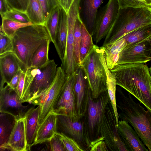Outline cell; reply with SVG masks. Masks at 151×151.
<instances>
[{"label": "cell", "instance_id": "cell-1", "mask_svg": "<svg viewBox=\"0 0 151 151\" xmlns=\"http://www.w3.org/2000/svg\"><path fill=\"white\" fill-rule=\"evenodd\" d=\"M110 71L114 75L116 85L133 95L151 111V76L144 63L116 65Z\"/></svg>", "mask_w": 151, "mask_h": 151}, {"label": "cell", "instance_id": "cell-2", "mask_svg": "<svg viewBox=\"0 0 151 151\" xmlns=\"http://www.w3.org/2000/svg\"><path fill=\"white\" fill-rule=\"evenodd\" d=\"M118 93L116 105L119 110V117L132 126L149 151H151V111L146 110L140 103L135 102L130 93L127 96L120 90Z\"/></svg>", "mask_w": 151, "mask_h": 151}, {"label": "cell", "instance_id": "cell-3", "mask_svg": "<svg viewBox=\"0 0 151 151\" xmlns=\"http://www.w3.org/2000/svg\"><path fill=\"white\" fill-rule=\"evenodd\" d=\"M11 39L13 52L22 70L25 72L31 66V59L35 51L46 40H51L45 25L34 24L19 28Z\"/></svg>", "mask_w": 151, "mask_h": 151}, {"label": "cell", "instance_id": "cell-4", "mask_svg": "<svg viewBox=\"0 0 151 151\" xmlns=\"http://www.w3.org/2000/svg\"><path fill=\"white\" fill-rule=\"evenodd\" d=\"M57 64L53 59L39 67L31 66L26 72L21 101H31L47 92L56 76Z\"/></svg>", "mask_w": 151, "mask_h": 151}, {"label": "cell", "instance_id": "cell-5", "mask_svg": "<svg viewBox=\"0 0 151 151\" xmlns=\"http://www.w3.org/2000/svg\"><path fill=\"white\" fill-rule=\"evenodd\" d=\"M151 24V13L146 7L120 9L103 45L114 42L140 27Z\"/></svg>", "mask_w": 151, "mask_h": 151}, {"label": "cell", "instance_id": "cell-6", "mask_svg": "<svg viewBox=\"0 0 151 151\" xmlns=\"http://www.w3.org/2000/svg\"><path fill=\"white\" fill-rule=\"evenodd\" d=\"M100 47L94 45L81 64L87 76L92 96L94 99L107 91L106 74L100 59Z\"/></svg>", "mask_w": 151, "mask_h": 151}, {"label": "cell", "instance_id": "cell-7", "mask_svg": "<svg viewBox=\"0 0 151 151\" xmlns=\"http://www.w3.org/2000/svg\"><path fill=\"white\" fill-rule=\"evenodd\" d=\"M110 101L107 91L96 99L92 97L91 90L89 92L87 109L84 117L86 131L90 142L100 137L102 117Z\"/></svg>", "mask_w": 151, "mask_h": 151}, {"label": "cell", "instance_id": "cell-8", "mask_svg": "<svg viewBox=\"0 0 151 151\" xmlns=\"http://www.w3.org/2000/svg\"><path fill=\"white\" fill-rule=\"evenodd\" d=\"M68 77L61 67L57 68L55 77L49 90L32 101L35 106H39V125H41L50 114L65 86Z\"/></svg>", "mask_w": 151, "mask_h": 151}, {"label": "cell", "instance_id": "cell-9", "mask_svg": "<svg viewBox=\"0 0 151 151\" xmlns=\"http://www.w3.org/2000/svg\"><path fill=\"white\" fill-rule=\"evenodd\" d=\"M57 130L74 139L85 151H89L91 142L86 131L83 116L72 117L57 115Z\"/></svg>", "mask_w": 151, "mask_h": 151}, {"label": "cell", "instance_id": "cell-10", "mask_svg": "<svg viewBox=\"0 0 151 151\" xmlns=\"http://www.w3.org/2000/svg\"><path fill=\"white\" fill-rule=\"evenodd\" d=\"M114 111L110 101L102 117L100 134L111 151H129L117 128Z\"/></svg>", "mask_w": 151, "mask_h": 151}, {"label": "cell", "instance_id": "cell-11", "mask_svg": "<svg viewBox=\"0 0 151 151\" xmlns=\"http://www.w3.org/2000/svg\"><path fill=\"white\" fill-rule=\"evenodd\" d=\"M81 0H75L67 14L68 32L65 55L60 66L68 77L73 74L77 67L74 56V31L76 21L80 16Z\"/></svg>", "mask_w": 151, "mask_h": 151}, {"label": "cell", "instance_id": "cell-12", "mask_svg": "<svg viewBox=\"0 0 151 151\" xmlns=\"http://www.w3.org/2000/svg\"><path fill=\"white\" fill-rule=\"evenodd\" d=\"M120 9L117 0H108L98 11L94 39L97 44L106 36L117 17Z\"/></svg>", "mask_w": 151, "mask_h": 151}, {"label": "cell", "instance_id": "cell-13", "mask_svg": "<svg viewBox=\"0 0 151 151\" xmlns=\"http://www.w3.org/2000/svg\"><path fill=\"white\" fill-rule=\"evenodd\" d=\"M76 80L75 71L68 77L63 91L54 106L52 114L72 117L78 116L76 108L75 86Z\"/></svg>", "mask_w": 151, "mask_h": 151}, {"label": "cell", "instance_id": "cell-14", "mask_svg": "<svg viewBox=\"0 0 151 151\" xmlns=\"http://www.w3.org/2000/svg\"><path fill=\"white\" fill-rule=\"evenodd\" d=\"M22 104L16 91L7 84L0 89V113L10 114L16 120L25 118L28 111L35 106H24Z\"/></svg>", "mask_w": 151, "mask_h": 151}, {"label": "cell", "instance_id": "cell-15", "mask_svg": "<svg viewBox=\"0 0 151 151\" xmlns=\"http://www.w3.org/2000/svg\"><path fill=\"white\" fill-rule=\"evenodd\" d=\"M150 46L143 40L126 45L121 51L117 65L145 63L151 61Z\"/></svg>", "mask_w": 151, "mask_h": 151}, {"label": "cell", "instance_id": "cell-16", "mask_svg": "<svg viewBox=\"0 0 151 151\" xmlns=\"http://www.w3.org/2000/svg\"><path fill=\"white\" fill-rule=\"evenodd\" d=\"M76 80L75 86L76 108L78 116H83L86 112L91 91L89 82L84 70L80 65L75 70Z\"/></svg>", "mask_w": 151, "mask_h": 151}, {"label": "cell", "instance_id": "cell-17", "mask_svg": "<svg viewBox=\"0 0 151 151\" xmlns=\"http://www.w3.org/2000/svg\"><path fill=\"white\" fill-rule=\"evenodd\" d=\"M103 0H81L80 16L89 33L94 35L96 29V20L98 9Z\"/></svg>", "mask_w": 151, "mask_h": 151}, {"label": "cell", "instance_id": "cell-18", "mask_svg": "<svg viewBox=\"0 0 151 151\" xmlns=\"http://www.w3.org/2000/svg\"><path fill=\"white\" fill-rule=\"evenodd\" d=\"M117 128L123 142L129 151H148V150L129 123L119 120Z\"/></svg>", "mask_w": 151, "mask_h": 151}, {"label": "cell", "instance_id": "cell-19", "mask_svg": "<svg viewBox=\"0 0 151 151\" xmlns=\"http://www.w3.org/2000/svg\"><path fill=\"white\" fill-rule=\"evenodd\" d=\"M27 151L25 118L17 120L7 143L0 146V150Z\"/></svg>", "mask_w": 151, "mask_h": 151}, {"label": "cell", "instance_id": "cell-20", "mask_svg": "<svg viewBox=\"0 0 151 151\" xmlns=\"http://www.w3.org/2000/svg\"><path fill=\"white\" fill-rule=\"evenodd\" d=\"M20 69L18 60L13 52L0 55V90L4 87L5 83L8 84L11 81Z\"/></svg>", "mask_w": 151, "mask_h": 151}, {"label": "cell", "instance_id": "cell-21", "mask_svg": "<svg viewBox=\"0 0 151 151\" xmlns=\"http://www.w3.org/2000/svg\"><path fill=\"white\" fill-rule=\"evenodd\" d=\"M40 106L34 107L27 112L25 117V128L27 150H30L36 141L37 132L39 127L38 120Z\"/></svg>", "mask_w": 151, "mask_h": 151}, {"label": "cell", "instance_id": "cell-22", "mask_svg": "<svg viewBox=\"0 0 151 151\" xmlns=\"http://www.w3.org/2000/svg\"><path fill=\"white\" fill-rule=\"evenodd\" d=\"M68 32L67 14L61 8L58 24L53 44L61 61L64 58L65 52Z\"/></svg>", "mask_w": 151, "mask_h": 151}, {"label": "cell", "instance_id": "cell-23", "mask_svg": "<svg viewBox=\"0 0 151 151\" xmlns=\"http://www.w3.org/2000/svg\"><path fill=\"white\" fill-rule=\"evenodd\" d=\"M126 45L125 40L122 37L114 42L101 47L104 53L106 65L110 70L117 65L119 54Z\"/></svg>", "mask_w": 151, "mask_h": 151}, {"label": "cell", "instance_id": "cell-24", "mask_svg": "<svg viewBox=\"0 0 151 151\" xmlns=\"http://www.w3.org/2000/svg\"><path fill=\"white\" fill-rule=\"evenodd\" d=\"M57 115L52 114L40 125L34 145L50 140L57 132Z\"/></svg>", "mask_w": 151, "mask_h": 151}, {"label": "cell", "instance_id": "cell-25", "mask_svg": "<svg viewBox=\"0 0 151 151\" xmlns=\"http://www.w3.org/2000/svg\"><path fill=\"white\" fill-rule=\"evenodd\" d=\"M100 49V59L106 71L107 91L115 114L117 125L119 117L116 105V90L117 85L116 79L114 75L107 67L103 50L101 47Z\"/></svg>", "mask_w": 151, "mask_h": 151}, {"label": "cell", "instance_id": "cell-26", "mask_svg": "<svg viewBox=\"0 0 151 151\" xmlns=\"http://www.w3.org/2000/svg\"><path fill=\"white\" fill-rule=\"evenodd\" d=\"M122 37L125 40L126 45L141 41L144 40L148 42L150 46L151 59V24L136 29Z\"/></svg>", "mask_w": 151, "mask_h": 151}, {"label": "cell", "instance_id": "cell-27", "mask_svg": "<svg viewBox=\"0 0 151 151\" xmlns=\"http://www.w3.org/2000/svg\"><path fill=\"white\" fill-rule=\"evenodd\" d=\"M0 146L6 144L15 125L16 119L12 115L0 113Z\"/></svg>", "mask_w": 151, "mask_h": 151}, {"label": "cell", "instance_id": "cell-28", "mask_svg": "<svg viewBox=\"0 0 151 151\" xmlns=\"http://www.w3.org/2000/svg\"><path fill=\"white\" fill-rule=\"evenodd\" d=\"M25 12L33 24L45 25L46 20L38 0H29Z\"/></svg>", "mask_w": 151, "mask_h": 151}, {"label": "cell", "instance_id": "cell-29", "mask_svg": "<svg viewBox=\"0 0 151 151\" xmlns=\"http://www.w3.org/2000/svg\"><path fill=\"white\" fill-rule=\"evenodd\" d=\"M50 39L46 40L38 48L33 54L31 60V66L41 67L49 61L48 53Z\"/></svg>", "mask_w": 151, "mask_h": 151}, {"label": "cell", "instance_id": "cell-30", "mask_svg": "<svg viewBox=\"0 0 151 151\" xmlns=\"http://www.w3.org/2000/svg\"><path fill=\"white\" fill-rule=\"evenodd\" d=\"M81 38L80 57L81 62L93 47L92 36L89 33L83 23L81 25Z\"/></svg>", "mask_w": 151, "mask_h": 151}, {"label": "cell", "instance_id": "cell-31", "mask_svg": "<svg viewBox=\"0 0 151 151\" xmlns=\"http://www.w3.org/2000/svg\"><path fill=\"white\" fill-rule=\"evenodd\" d=\"M61 8L59 5L55 7L52 10L46 21L45 25L50 35L51 41L53 43L55 41Z\"/></svg>", "mask_w": 151, "mask_h": 151}, {"label": "cell", "instance_id": "cell-32", "mask_svg": "<svg viewBox=\"0 0 151 151\" xmlns=\"http://www.w3.org/2000/svg\"><path fill=\"white\" fill-rule=\"evenodd\" d=\"M83 22L79 16L75 23L74 31V56L77 67L80 65L81 62L80 57V44L81 38V25Z\"/></svg>", "mask_w": 151, "mask_h": 151}, {"label": "cell", "instance_id": "cell-33", "mask_svg": "<svg viewBox=\"0 0 151 151\" xmlns=\"http://www.w3.org/2000/svg\"><path fill=\"white\" fill-rule=\"evenodd\" d=\"M32 24H33L31 22L24 23L3 18L0 30L7 36L12 38L19 28Z\"/></svg>", "mask_w": 151, "mask_h": 151}, {"label": "cell", "instance_id": "cell-34", "mask_svg": "<svg viewBox=\"0 0 151 151\" xmlns=\"http://www.w3.org/2000/svg\"><path fill=\"white\" fill-rule=\"evenodd\" d=\"M1 17L2 18L22 23L31 22L26 12L15 10L12 9L8 11Z\"/></svg>", "mask_w": 151, "mask_h": 151}, {"label": "cell", "instance_id": "cell-35", "mask_svg": "<svg viewBox=\"0 0 151 151\" xmlns=\"http://www.w3.org/2000/svg\"><path fill=\"white\" fill-rule=\"evenodd\" d=\"M66 151H85L73 138L63 133H59Z\"/></svg>", "mask_w": 151, "mask_h": 151}, {"label": "cell", "instance_id": "cell-36", "mask_svg": "<svg viewBox=\"0 0 151 151\" xmlns=\"http://www.w3.org/2000/svg\"><path fill=\"white\" fill-rule=\"evenodd\" d=\"M0 55L6 52H13L11 38L0 30Z\"/></svg>", "mask_w": 151, "mask_h": 151}, {"label": "cell", "instance_id": "cell-37", "mask_svg": "<svg viewBox=\"0 0 151 151\" xmlns=\"http://www.w3.org/2000/svg\"><path fill=\"white\" fill-rule=\"evenodd\" d=\"M120 9L128 7H146L150 9V6L147 4L144 0H117Z\"/></svg>", "mask_w": 151, "mask_h": 151}, {"label": "cell", "instance_id": "cell-38", "mask_svg": "<svg viewBox=\"0 0 151 151\" xmlns=\"http://www.w3.org/2000/svg\"><path fill=\"white\" fill-rule=\"evenodd\" d=\"M41 6L46 21L52 10L59 5L56 0H38Z\"/></svg>", "mask_w": 151, "mask_h": 151}, {"label": "cell", "instance_id": "cell-39", "mask_svg": "<svg viewBox=\"0 0 151 151\" xmlns=\"http://www.w3.org/2000/svg\"><path fill=\"white\" fill-rule=\"evenodd\" d=\"M29 0H5L11 10L25 12Z\"/></svg>", "mask_w": 151, "mask_h": 151}, {"label": "cell", "instance_id": "cell-40", "mask_svg": "<svg viewBox=\"0 0 151 151\" xmlns=\"http://www.w3.org/2000/svg\"><path fill=\"white\" fill-rule=\"evenodd\" d=\"M49 142L50 150L66 151L59 133L57 132Z\"/></svg>", "mask_w": 151, "mask_h": 151}, {"label": "cell", "instance_id": "cell-41", "mask_svg": "<svg viewBox=\"0 0 151 151\" xmlns=\"http://www.w3.org/2000/svg\"><path fill=\"white\" fill-rule=\"evenodd\" d=\"M89 151H108L109 150L106 144L103 137L100 136L91 142Z\"/></svg>", "mask_w": 151, "mask_h": 151}, {"label": "cell", "instance_id": "cell-42", "mask_svg": "<svg viewBox=\"0 0 151 151\" xmlns=\"http://www.w3.org/2000/svg\"><path fill=\"white\" fill-rule=\"evenodd\" d=\"M25 73L26 72L23 71H22L19 80L16 90V91L19 97L20 100L22 98L24 86Z\"/></svg>", "mask_w": 151, "mask_h": 151}, {"label": "cell", "instance_id": "cell-43", "mask_svg": "<svg viewBox=\"0 0 151 151\" xmlns=\"http://www.w3.org/2000/svg\"><path fill=\"white\" fill-rule=\"evenodd\" d=\"M58 5L67 14L75 0H56Z\"/></svg>", "mask_w": 151, "mask_h": 151}, {"label": "cell", "instance_id": "cell-44", "mask_svg": "<svg viewBox=\"0 0 151 151\" xmlns=\"http://www.w3.org/2000/svg\"><path fill=\"white\" fill-rule=\"evenodd\" d=\"M22 71V70L21 69H20L16 75L12 78L11 81L8 83L7 84L16 91L18 84Z\"/></svg>", "mask_w": 151, "mask_h": 151}, {"label": "cell", "instance_id": "cell-45", "mask_svg": "<svg viewBox=\"0 0 151 151\" xmlns=\"http://www.w3.org/2000/svg\"><path fill=\"white\" fill-rule=\"evenodd\" d=\"M11 9L5 0H0V13L1 16Z\"/></svg>", "mask_w": 151, "mask_h": 151}, {"label": "cell", "instance_id": "cell-46", "mask_svg": "<svg viewBox=\"0 0 151 151\" xmlns=\"http://www.w3.org/2000/svg\"><path fill=\"white\" fill-rule=\"evenodd\" d=\"M145 3L147 5L150 6L151 4V0H144Z\"/></svg>", "mask_w": 151, "mask_h": 151}, {"label": "cell", "instance_id": "cell-47", "mask_svg": "<svg viewBox=\"0 0 151 151\" xmlns=\"http://www.w3.org/2000/svg\"><path fill=\"white\" fill-rule=\"evenodd\" d=\"M150 70V74L151 76V66H150V67L149 68Z\"/></svg>", "mask_w": 151, "mask_h": 151}, {"label": "cell", "instance_id": "cell-48", "mask_svg": "<svg viewBox=\"0 0 151 151\" xmlns=\"http://www.w3.org/2000/svg\"><path fill=\"white\" fill-rule=\"evenodd\" d=\"M150 12L151 13V4L150 5Z\"/></svg>", "mask_w": 151, "mask_h": 151}]
</instances>
